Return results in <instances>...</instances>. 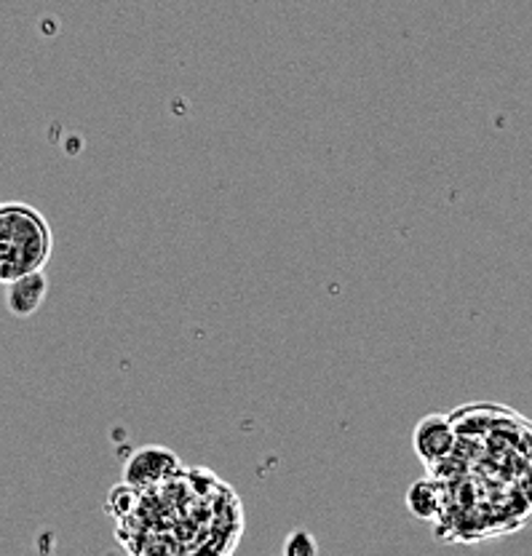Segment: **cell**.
Wrapping results in <instances>:
<instances>
[{
    "instance_id": "obj_1",
    "label": "cell",
    "mask_w": 532,
    "mask_h": 556,
    "mask_svg": "<svg viewBox=\"0 0 532 556\" xmlns=\"http://www.w3.org/2000/svg\"><path fill=\"white\" fill-rule=\"evenodd\" d=\"M115 538L129 556H233L244 535V506L206 468H179L164 482L113 486Z\"/></svg>"
},
{
    "instance_id": "obj_2",
    "label": "cell",
    "mask_w": 532,
    "mask_h": 556,
    "mask_svg": "<svg viewBox=\"0 0 532 556\" xmlns=\"http://www.w3.org/2000/svg\"><path fill=\"white\" fill-rule=\"evenodd\" d=\"M54 252V230L36 206L0 204V283L43 270Z\"/></svg>"
},
{
    "instance_id": "obj_3",
    "label": "cell",
    "mask_w": 532,
    "mask_h": 556,
    "mask_svg": "<svg viewBox=\"0 0 532 556\" xmlns=\"http://www.w3.org/2000/svg\"><path fill=\"white\" fill-rule=\"evenodd\" d=\"M179 468H182V463H179L175 452L166 447H142L126 463L124 484L135 486V490H144V486H153L169 479Z\"/></svg>"
},
{
    "instance_id": "obj_4",
    "label": "cell",
    "mask_w": 532,
    "mask_h": 556,
    "mask_svg": "<svg viewBox=\"0 0 532 556\" xmlns=\"http://www.w3.org/2000/svg\"><path fill=\"white\" fill-rule=\"evenodd\" d=\"M455 450V428L449 415H428L415 428V452L426 468L436 466L439 460Z\"/></svg>"
},
{
    "instance_id": "obj_5",
    "label": "cell",
    "mask_w": 532,
    "mask_h": 556,
    "mask_svg": "<svg viewBox=\"0 0 532 556\" xmlns=\"http://www.w3.org/2000/svg\"><path fill=\"white\" fill-rule=\"evenodd\" d=\"M46 294H49V281H46L43 270H36V274H27L5 283V308H9L11 316L27 318L40 311Z\"/></svg>"
},
{
    "instance_id": "obj_6",
    "label": "cell",
    "mask_w": 532,
    "mask_h": 556,
    "mask_svg": "<svg viewBox=\"0 0 532 556\" xmlns=\"http://www.w3.org/2000/svg\"><path fill=\"white\" fill-rule=\"evenodd\" d=\"M407 501H409V508H413L415 517H420V519H433V517H436L439 497H436V486H433L431 479L413 484V490H409Z\"/></svg>"
}]
</instances>
